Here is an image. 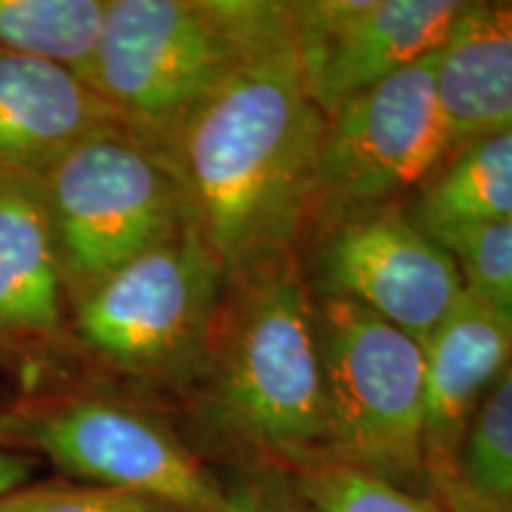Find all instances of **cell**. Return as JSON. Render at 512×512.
<instances>
[{
	"instance_id": "cell-22",
	"label": "cell",
	"mask_w": 512,
	"mask_h": 512,
	"mask_svg": "<svg viewBox=\"0 0 512 512\" xmlns=\"http://www.w3.org/2000/svg\"><path fill=\"white\" fill-rule=\"evenodd\" d=\"M36 470V456L15 448H0V498L29 484Z\"/></svg>"
},
{
	"instance_id": "cell-3",
	"label": "cell",
	"mask_w": 512,
	"mask_h": 512,
	"mask_svg": "<svg viewBox=\"0 0 512 512\" xmlns=\"http://www.w3.org/2000/svg\"><path fill=\"white\" fill-rule=\"evenodd\" d=\"M292 46L290 3L107 0L91 88L121 131L166 157L235 69Z\"/></svg>"
},
{
	"instance_id": "cell-15",
	"label": "cell",
	"mask_w": 512,
	"mask_h": 512,
	"mask_svg": "<svg viewBox=\"0 0 512 512\" xmlns=\"http://www.w3.org/2000/svg\"><path fill=\"white\" fill-rule=\"evenodd\" d=\"M401 211L451 254L482 228L512 216V126L453 147Z\"/></svg>"
},
{
	"instance_id": "cell-4",
	"label": "cell",
	"mask_w": 512,
	"mask_h": 512,
	"mask_svg": "<svg viewBox=\"0 0 512 512\" xmlns=\"http://www.w3.org/2000/svg\"><path fill=\"white\" fill-rule=\"evenodd\" d=\"M228 275L188 223L69 309L72 349L143 384H197L214 342Z\"/></svg>"
},
{
	"instance_id": "cell-18",
	"label": "cell",
	"mask_w": 512,
	"mask_h": 512,
	"mask_svg": "<svg viewBox=\"0 0 512 512\" xmlns=\"http://www.w3.org/2000/svg\"><path fill=\"white\" fill-rule=\"evenodd\" d=\"M285 479L304 512H451L430 496L413 494L332 458L297 467Z\"/></svg>"
},
{
	"instance_id": "cell-16",
	"label": "cell",
	"mask_w": 512,
	"mask_h": 512,
	"mask_svg": "<svg viewBox=\"0 0 512 512\" xmlns=\"http://www.w3.org/2000/svg\"><path fill=\"white\" fill-rule=\"evenodd\" d=\"M439 505L451 512H512V361L472 415Z\"/></svg>"
},
{
	"instance_id": "cell-5",
	"label": "cell",
	"mask_w": 512,
	"mask_h": 512,
	"mask_svg": "<svg viewBox=\"0 0 512 512\" xmlns=\"http://www.w3.org/2000/svg\"><path fill=\"white\" fill-rule=\"evenodd\" d=\"M313 318L323 368L328 458L430 496L422 448V344L342 297L323 294L313 304Z\"/></svg>"
},
{
	"instance_id": "cell-7",
	"label": "cell",
	"mask_w": 512,
	"mask_h": 512,
	"mask_svg": "<svg viewBox=\"0 0 512 512\" xmlns=\"http://www.w3.org/2000/svg\"><path fill=\"white\" fill-rule=\"evenodd\" d=\"M29 453L79 484L131 491L178 512H221L223 484L176 427L145 403L98 389L38 392L17 406Z\"/></svg>"
},
{
	"instance_id": "cell-21",
	"label": "cell",
	"mask_w": 512,
	"mask_h": 512,
	"mask_svg": "<svg viewBox=\"0 0 512 512\" xmlns=\"http://www.w3.org/2000/svg\"><path fill=\"white\" fill-rule=\"evenodd\" d=\"M271 482L273 472H268L266 482L226 491V505L221 512H287L283 508L285 496L271 491Z\"/></svg>"
},
{
	"instance_id": "cell-19",
	"label": "cell",
	"mask_w": 512,
	"mask_h": 512,
	"mask_svg": "<svg viewBox=\"0 0 512 512\" xmlns=\"http://www.w3.org/2000/svg\"><path fill=\"white\" fill-rule=\"evenodd\" d=\"M453 256L465 292L512 323V216L467 238Z\"/></svg>"
},
{
	"instance_id": "cell-17",
	"label": "cell",
	"mask_w": 512,
	"mask_h": 512,
	"mask_svg": "<svg viewBox=\"0 0 512 512\" xmlns=\"http://www.w3.org/2000/svg\"><path fill=\"white\" fill-rule=\"evenodd\" d=\"M107 0H0V50L55 62L91 86Z\"/></svg>"
},
{
	"instance_id": "cell-10",
	"label": "cell",
	"mask_w": 512,
	"mask_h": 512,
	"mask_svg": "<svg viewBox=\"0 0 512 512\" xmlns=\"http://www.w3.org/2000/svg\"><path fill=\"white\" fill-rule=\"evenodd\" d=\"M463 0H299L292 46L313 105L330 117L354 98L444 46Z\"/></svg>"
},
{
	"instance_id": "cell-13",
	"label": "cell",
	"mask_w": 512,
	"mask_h": 512,
	"mask_svg": "<svg viewBox=\"0 0 512 512\" xmlns=\"http://www.w3.org/2000/svg\"><path fill=\"white\" fill-rule=\"evenodd\" d=\"M107 128H119L112 110L74 72L0 50V174L38 181Z\"/></svg>"
},
{
	"instance_id": "cell-23",
	"label": "cell",
	"mask_w": 512,
	"mask_h": 512,
	"mask_svg": "<svg viewBox=\"0 0 512 512\" xmlns=\"http://www.w3.org/2000/svg\"><path fill=\"white\" fill-rule=\"evenodd\" d=\"M0 448H15V451L29 453L27 427H24V418L17 408L0 413Z\"/></svg>"
},
{
	"instance_id": "cell-1",
	"label": "cell",
	"mask_w": 512,
	"mask_h": 512,
	"mask_svg": "<svg viewBox=\"0 0 512 512\" xmlns=\"http://www.w3.org/2000/svg\"><path fill=\"white\" fill-rule=\"evenodd\" d=\"M323 128L283 46L235 69L171 143L164 162L228 283L290 259L316 214Z\"/></svg>"
},
{
	"instance_id": "cell-2",
	"label": "cell",
	"mask_w": 512,
	"mask_h": 512,
	"mask_svg": "<svg viewBox=\"0 0 512 512\" xmlns=\"http://www.w3.org/2000/svg\"><path fill=\"white\" fill-rule=\"evenodd\" d=\"M235 285L195 384L192 422L214 451L290 475L328 458L313 302L290 259Z\"/></svg>"
},
{
	"instance_id": "cell-6",
	"label": "cell",
	"mask_w": 512,
	"mask_h": 512,
	"mask_svg": "<svg viewBox=\"0 0 512 512\" xmlns=\"http://www.w3.org/2000/svg\"><path fill=\"white\" fill-rule=\"evenodd\" d=\"M36 183L69 309L192 223L171 166L121 128L86 138Z\"/></svg>"
},
{
	"instance_id": "cell-9",
	"label": "cell",
	"mask_w": 512,
	"mask_h": 512,
	"mask_svg": "<svg viewBox=\"0 0 512 512\" xmlns=\"http://www.w3.org/2000/svg\"><path fill=\"white\" fill-rule=\"evenodd\" d=\"M316 268L325 297L349 299L420 344L465 294L456 256L394 204L330 221Z\"/></svg>"
},
{
	"instance_id": "cell-20",
	"label": "cell",
	"mask_w": 512,
	"mask_h": 512,
	"mask_svg": "<svg viewBox=\"0 0 512 512\" xmlns=\"http://www.w3.org/2000/svg\"><path fill=\"white\" fill-rule=\"evenodd\" d=\"M0 512H178L131 491L79 482L24 484L0 498Z\"/></svg>"
},
{
	"instance_id": "cell-8",
	"label": "cell",
	"mask_w": 512,
	"mask_h": 512,
	"mask_svg": "<svg viewBox=\"0 0 512 512\" xmlns=\"http://www.w3.org/2000/svg\"><path fill=\"white\" fill-rule=\"evenodd\" d=\"M453 150L437 93V53L366 88L325 117L316 214L323 221L392 207Z\"/></svg>"
},
{
	"instance_id": "cell-11",
	"label": "cell",
	"mask_w": 512,
	"mask_h": 512,
	"mask_svg": "<svg viewBox=\"0 0 512 512\" xmlns=\"http://www.w3.org/2000/svg\"><path fill=\"white\" fill-rule=\"evenodd\" d=\"M72 349L69 299L38 183L0 174V361L48 368Z\"/></svg>"
},
{
	"instance_id": "cell-12",
	"label": "cell",
	"mask_w": 512,
	"mask_h": 512,
	"mask_svg": "<svg viewBox=\"0 0 512 512\" xmlns=\"http://www.w3.org/2000/svg\"><path fill=\"white\" fill-rule=\"evenodd\" d=\"M422 351V448L430 496L439 503L451 482L453 463L472 415L512 361V323L465 292L439 328L422 342Z\"/></svg>"
},
{
	"instance_id": "cell-14",
	"label": "cell",
	"mask_w": 512,
	"mask_h": 512,
	"mask_svg": "<svg viewBox=\"0 0 512 512\" xmlns=\"http://www.w3.org/2000/svg\"><path fill=\"white\" fill-rule=\"evenodd\" d=\"M453 147L512 126V0L465 3L437 53Z\"/></svg>"
}]
</instances>
